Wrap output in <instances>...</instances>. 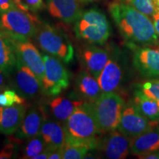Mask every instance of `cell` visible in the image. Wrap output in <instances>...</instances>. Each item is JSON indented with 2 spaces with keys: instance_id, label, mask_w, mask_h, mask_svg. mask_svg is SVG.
Masks as SVG:
<instances>
[{
  "instance_id": "1",
  "label": "cell",
  "mask_w": 159,
  "mask_h": 159,
  "mask_svg": "<svg viewBox=\"0 0 159 159\" xmlns=\"http://www.w3.org/2000/svg\"><path fill=\"white\" fill-rule=\"evenodd\" d=\"M108 10L121 35L133 48L158 44L153 24L144 13L122 0L111 2Z\"/></svg>"
},
{
  "instance_id": "2",
  "label": "cell",
  "mask_w": 159,
  "mask_h": 159,
  "mask_svg": "<svg viewBox=\"0 0 159 159\" xmlns=\"http://www.w3.org/2000/svg\"><path fill=\"white\" fill-rule=\"evenodd\" d=\"M66 144H79L97 150L100 134L93 108V103L84 101L65 122Z\"/></svg>"
},
{
  "instance_id": "3",
  "label": "cell",
  "mask_w": 159,
  "mask_h": 159,
  "mask_svg": "<svg viewBox=\"0 0 159 159\" xmlns=\"http://www.w3.org/2000/svg\"><path fill=\"white\" fill-rule=\"evenodd\" d=\"M41 23L30 11L17 7L0 12V32L13 41L35 38Z\"/></svg>"
},
{
  "instance_id": "4",
  "label": "cell",
  "mask_w": 159,
  "mask_h": 159,
  "mask_svg": "<svg viewBox=\"0 0 159 159\" xmlns=\"http://www.w3.org/2000/svg\"><path fill=\"white\" fill-rule=\"evenodd\" d=\"M40 48L47 54L69 63L74 60L75 49L67 35L54 26L41 23L35 36Z\"/></svg>"
},
{
  "instance_id": "5",
  "label": "cell",
  "mask_w": 159,
  "mask_h": 159,
  "mask_svg": "<svg viewBox=\"0 0 159 159\" xmlns=\"http://www.w3.org/2000/svg\"><path fill=\"white\" fill-rule=\"evenodd\" d=\"M74 30L77 39L90 43L102 44L111 35V26L106 16L98 9L82 12L75 22Z\"/></svg>"
},
{
  "instance_id": "6",
  "label": "cell",
  "mask_w": 159,
  "mask_h": 159,
  "mask_svg": "<svg viewBox=\"0 0 159 159\" xmlns=\"http://www.w3.org/2000/svg\"><path fill=\"white\" fill-rule=\"evenodd\" d=\"M93 108L101 134L117 129L125 108L124 100L119 95L114 92L102 93L93 103Z\"/></svg>"
},
{
  "instance_id": "7",
  "label": "cell",
  "mask_w": 159,
  "mask_h": 159,
  "mask_svg": "<svg viewBox=\"0 0 159 159\" xmlns=\"http://www.w3.org/2000/svg\"><path fill=\"white\" fill-rule=\"evenodd\" d=\"M44 75L41 81V90L46 96L56 97L70 85L71 75L62 61L52 55L43 53Z\"/></svg>"
},
{
  "instance_id": "8",
  "label": "cell",
  "mask_w": 159,
  "mask_h": 159,
  "mask_svg": "<svg viewBox=\"0 0 159 159\" xmlns=\"http://www.w3.org/2000/svg\"><path fill=\"white\" fill-rule=\"evenodd\" d=\"M159 122L152 121L141 114L134 104L123 109L120 122L117 129L130 138L144 134L157 128Z\"/></svg>"
},
{
  "instance_id": "9",
  "label": "cell",
  "mask_w": 159,
  "mask_h": 159,
  "mask_svg": "<svg viewBox=\"0 0 159 159\" xmlns=\"http://www.w3.org/2000/svg\"><path fill=\"white\" fill-rule=\"evenodd\" d=\"M130 142L131 138L119 130H114L107 132L102 137H99L97 150L107 158H126L130 150Z\"/></svg>"
},
{
  "instance_id": "10",
  "label": "cell",
  "mask_w": 159,
  "mask_h": 159,
  "mask_svg": "<svg viewBox=\"0 0 159 159\" xmlns=\"http://www.w3.org/2000/svg\"><path fill=\"white\" fill-rule=\"evenodd\" d=\"M13 84L16 90L25 99H33L39 96L41 90V83L30 69L17 58L13 69Z\"/></svg>"
},
{
  "instance_id": "11",
  "label": "cell",
  "mask_w": 159,
  "mask_h": 159,
  "mask_svg": "<svg viewBox=\"0 0 159 159\" xmlns=\"http://www.w3.org/2000/svg\"><path fill=\"white\" fill-rule=\"evenodd\" d=\"M13 43L17 58L30 69L41 83L44 75V61L42 54L30 40L13 41Z\"/></svg>"
},
{
  "instance_id": "12",
  "label": "cell",
  "mask_w": 159,
  "mask_h": 159,
  "mask_svg": "<svg viewBox=\"0 0 159 159\" xmlns=\"http://www.w3.org/2000/svg\"><path fill=\"white\" fill-rule=\"evenodd\" d=\"M78 56L83 66L96 79L110 58L108 52L106 49L94 44L85 45L81 47Z\"/></svg>"
},
{
  "instance_id": "13",
  "label": "cell",
  "mask_w": 159,
  "mask_h": 159,
  "mask_svg": "<svg viewBox=\"0 0 159 159\" xmlns=\"http://www.w3.org/2000/svg\"><path fill=\"white\" fill-rule=\"evenodd\" d=\"M45 120V108L41 105L32 106L26 111L23 122L16 132V137L19 139H28L38 136Z\"/></svg>"
},
{
  "instance_id": "14",
  "label": "cell",
  "mask_w": 159,
  "mask_h": 159,
  "mask_svg": "<svg viewBox=\"0 0 159 159\" xmlns=\"http://www.w3.org/2000/svg\"><path fill=\"white\" fill-rule=\"evenodd\" d=\"M134 63L137 70L146 77H159V49L138 47Z\"/></svg>"
},
{
  "instance_id": "15",
  "label": "cell",
  "mask_w": 159,
  "mask_h": 159,
  "mask_svg": "<svg viewBox=\"0 0 159 159\" xmlns=\"http://www.w3.org/2000/svg\"><path fill=\"white\" fill-rule=\"evenodd\" d=\"M78 0H47L49 14L66 24L75 23L82 11Z\"/></svg>"
},
{
  "instance_id": "16",
  "label": "cell",
  "mask_w": 159,
  "mask_h": 159,
  "mask_svg": "<svg viewBox=\"0 0 159 159\" xmlns=\"http://www.w3.org/2000/svg\"><path fill=\"white\" fill-rule=\"evenodd\" d=\"M122 66L116 57L109 58L97 79L102 92L110 93L116 91L122 82Z\"/></svg>"
},
{
  "instance_id": "17",
  "label": "cell",
  "mask_w": 159,
  "mask_h": 159,
  "mask_svg": "<svg viewBox=\"0 0 159 159\" xmlns=\"http://www.w3.org/2000/svg\"><path fill=\"white\" fill-rule=\"evenodd\" d=\"M26 106L25 104L14 105L2 108L0 120V134L11 136L15 134L21 126L25 118Z\"/></svg>"
},
{
  "instance_id": "18",
  "label": "cell",
  "mask_w": 159,
  "mask_h": 159,
  "mask_svg": "<svg viewBox=\"0 0 159 159\" xmlns=\"http://www.w3.org/2000/svg\"><path fill=\"white\" fill-rule=\"evenodd\" d=\"M75 89L83 100L91 103L96 102L103 93L97 80L88 71H83L78 75Z\"/></svg>"
},
{
  "instance_id": "19",
  "label": "cell",
  "mask_w": 159,
  "mask_h": 159,
  "mask_svg": "<svg viewBox=\"0 0 159 159\" xmlns=\"http://www.w3.org/2000/svg\"><path fill=\"white\" fill-rule=\"evenodd\" d=\"M39 134L44 141L47 148H63L66 144L65 125L59 121L45 120Z\"/></svg>"
},
{
  "instance_id": "20",
  "label": "cell",
  "mask_w": 159,
  "mask_h": 159,
  "mask_svg": "<svg viewBox=\"0 0 159 159\" xmlns=\"http://www.w3.org/2000/svg\"><path fill=\"white\" fill-rule=\"evenodd\" d=\"M84 102L83 99L65 97H53L47 102V108L52 116L61 122H65L77 107Z\"/></svg>"
},
{
  "instance_id": "21",
  "label": "cell",
  "mask_w": 159,
  "mask_h": 159,
  "mask_svg": "<svg viewBox=\"0 0 159 159\" xmlns=\"http://www.w3.org/2000/svg\"><path fill=\"white\" fill-rule=\"evenodd\" d=\"M159 150V131L157 129L131 138L130 151L136 156L149 153Z\"/></svg>"
},
{
  "instance_id": "22",
  "label": "cell",
  "mask_w": 159,
  "mask_h": 159,
  "mask_svg": "<svg viewBox=\"0 0 159 159\" xmlns=\"http://www.w3.org/2000/svg\"><path fill=\"white\" fill-rule=\"evenodd\" d=\"M16 61L13 41L0 32V69L7 77L13 72Z\"/></svg>"
},
{
  "instance_id": "23",
  "label": "cell",
  "mask_w": 159,
  "mask_h": 159,
  "mask_svg": "<svg viewBox=\"0 0 159 159\" xmlns=\"http://www.w3.org/2000/svg\"><path fill=\"white\" fill-rule=\"evenodd\" d=\"M134 105L139 112L152 121L159 122L158 105L156 99L146 96L141 90L134 93Z\"/></svg>"
},
{
  "instance_id": "24",
  "label": "cell",
  "mask_w": 159,
  "mask_h": 159,
  "mask_svg": "<svg viewBox=\"0 0 159 159\" xmlns=\"http://www.w3.org/2000/svg\"><path fill=\"white\" fill-rule=\"evenodd\" d=\"M47 149L44 141L40 134L27 139L23 150V158L33 159Z\"/></svg>"
},
{
  "instance_id": "25",
  "label": "cell",
  "mask_w": 159,
  "mask_h": 159,
  "mask_svg": "<svg viewBox=\"0 0 159 159\" xmlns=\"http://www.w3.org/2000/svg\"><path fill=\"white\" fill-rule=\"evenodd\" d=\"M91 150L79 144H65L63 148V159L85 158Z\"/></svg>"
},
{
  "instance_id": "26",
  "label": "cell",
  "mask_w": 159,
  "mask_h": 159,
  "mask_svg": "<svg viewBox=\"0 0 159 159\" xmlns=\"http://www.w3.org/2000/svg\"><path fill=\"white\" fill-rule=\"evenodd\" d=\"M125 2L148 16H153L157 13L153 0H125Z\"/></svg>"
},
{
  "instance_id": "27",
  "label": "cell",
  "mask_w": 159,
  "mask_h": 159,
  "mask_svg": "<svg viewBox=\"0 0 159 159\" xmlns=\"http://www.w3.org/2000/svg\"><path fill=\"white\" fill-rule=\"evenodd\" d=\"M140 90L146 96L157 100L159 98V80L145 82L141 85Z\"/></svg>"
},
{
  "instance_id": "28",
  "label": "cell",
  "mask_w": 159,
  "mask_h": 159,
  "mask_svg": "<svg viewBox=\"0 0 159 159\" xmlns=\"http://www.w3.org/2000/svg\"><path fill=\"white\" fill-rule=\"evenodd\" d=\"M20 140L17 137L15 139H11L9 142L4 145L2 148L0 150V159H8L12 158L16 156L17 152V147Z\"/></svg>"
},
{
  "instance_id": "29",
  "label": "cell",
  "mask_w": 159,
  "mask_h": 159,
  "mask_svg": "<svg viewBox=\"0 0 159 159\" xmlns=\"http://www.w3.org/2000/svg\"><path fill=\"white\" fill-rule=\"evenodd\" d=\"M4 94L5 95L7 99V107L12 106L14 105L25 104V99L21 97L19 93L12 89H5L3 91Z\"/></svg>"
},
{
  "instance_id": "30",
  "label": "cell",
  "mask_w": 159,
  "mask_h": 159,
  "mask_svg": "<svg viewBox=\"0 0 159 159\" xmlns=\"http://www.w3.org/2000/svg\"><path fill=\"white\" fill-rule=\"evenodd\" d=\"M22 1L28 7L29 11L34 13L41 11L44 7L43 0H22Z\"/></svg>"
},
{
  "instance_id": "31",
  "label": "cell",
  "mask_w": 159,
  "mask_h": 159,
  "mask_svg": "<svg viewBox=\"0 0 159 159\" xmlns=\"http://www.w3.org/2000/svg\"><path fill=\"white\" fill-rule=\"evenodd\" d=\"M17 0H0V12L7 11L16 7Z\"/></svg>"
},
{
  "instance_id": "32",
  "label": "cell",
  "mask_w": 159,
  "mask_h": 159,
  "mask_svg": "<svg viewBox=\"0 0 159 159\" xmlns=\"http://www.w3.org/2000/svg\"><path fill=\"white\" fill-rule=\"evenodd\" d=\"M63 148H57L51 150L49 159H63Z\"/></svg>"
},
{
  "instance_id": "33",
  "label": "cell",
  "mask_w": 159,
  "mask_h": 159,
  "mask_svg": "<svg viewBox=\"0 0 159 159\" xmlns=\"http://www.w3.org/2000/svg\"><path fill=\"white\" fill-rule=\"evenodd\" d=\"M138 157L139 158L142 159H159V151L156 150L154 152L142 155V156H139Z\"/></svg>"
},
{
  "instance_id": "34",
  "label": "cell",
  "mask_w": 159,
  "mask_h": 159,
  "mask_svg": "<svg viewBox=\"0 0 159 159\" xmlns=\"http://www.w3.org/2000/svg\"><path fill=\"white\" fill-rule=\"evenodd\" d=\"M8 78L5 73L3 72L2 70L0 69V89L2 91H4L7 86V79Z\"/></svg>"
},
{
  "instance_id": "35",
  "label": "cell",
  "mask_w": 159,
  "mask_h": 159,
  "mask_svg": "<svg viewBox=\"0 0 159 159\" xmlns=\"http://www.w3.org/2000/svg\"><path fill=\"white\" fill-rule=\"evenodd\" d=\"M152 18H153V25L155 30H156L157 34L159 35V12L155 13Z\"/></svg>"
},
{
  "instance_id": "36",
  "label": "cell",
  "mask_w": 159,
  "mask_h": 159,
  "mask_svg": "<svg viewBox=\"0 0 159 159\" xmlns=\"http://www.w3.org/2000/svg\"><path fill=\"white\" fill-rule=\"evenodd\" d=\"M80 2H83V3H85V2H92L94 0H78Z\"/></svg>"
},
{
  "instance_id": "37",
  "label": "cell",
  "mask_w": 159,
  "mask_h": 159,
  "mask_svg": "<svg viewBox=\"0 0 159 159\" xmlns=\"http://www.w3.org/2000/svg\"><path fill=\"white\" fill-rule=\"evenodd\" d=\"M3 107L0 106V120H1V113H2V110Z\"/></svg>"
},
{
  "instance_id": "38",
  "label": "cell",
  "mask_w": 159,
  "mask_h": 159,
  "mask_svg": "<svg viewBox=\"0 0 159 159\" xmlns=\"http://www.w3.org/2000/svg\"><path fill=\"white\" fill-rule=\"evenodd\" d=\"M157 102H158V117H159V98L157 99Z\"/></svg>"
},
{
  "instance_id": "39",
  "label": "cell",
  "mask_w": 159,
  "mask_h": 159,
  "mask_svg": "<svg viewBox=\"0 0 159 159\" xmlns=\"http://www.w3.org/2000/svg\"><path fill=\"white\" fill-rule=\"evenodd\" d=\"M156 129H157V130H158L159 131V125H158V126H157V128H156Z\"/></svg>"
},
{
  "instance_id": "40",
  "label": "cell",
  "mask_w": 159,
  "mask_h": 159,
  "mask_svg": "<svg viewBox=\"0 0 159 159\" xmlns=\"http://www.w3.org/2000/svg\"><path fill=\"white\" fill-rule=\"evenodd\" d=\"M158 12H159V7H158Z\"/></svg>"
},
{
  "instance_id": "41",
  "label": "cell",
  "mask_w": 159,
  "mask_h": 159,
  "mask_svg": "<svg viewBox=\"0 0 159 159\" xmlns=\"http://www.w3.org/2000/svg\"><path fill=\"white\" fill-rule=\"evenodd\" d=\"M0 91H2V90H1V89H0Z\"/></svg>"
},
{
  "instance_id": "42",
  "label": "cell",
  "mask_w": 159,
  "mask_h": 159,
  "mask_svg": "<svg viewBox=\"0 0 159 159\" xmlns=\"http://www.w3.org/2000/svg\"><path fill=\"white\" fill-rule=\"evenodd\" d=\"M0 92H1V91H0Z\"/></svg>"
}]
</instances>
